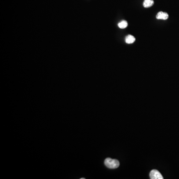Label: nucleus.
<instances>
[{
    "instance_id": "1",
    "label": "nucleus",
    "mask_w": 179,
    "mask_h": 179,
    "mask_svg": "<svg viewBox=\"0 0 179 179\" xmlns=\"http://www.w3.org/2000/svg\"><path fill=\"white\" fill-rule=\"evenodd\" d=\"M105 165L108 168L114 169L119 167V162L116 159H112L110 158H107L105 160Z\"/></svg>"
},
{
    "instance_id": "2",
    "label": "nucleus",
    "mask_w": 179,
    "mask_h": 179,
    "mask_svg": "<svg viewBox=\"0 0 179 179\" xmlns=\"http://www.w3.org/2000/svg\"><path fill=\"white\" fill-rule=\"evenodd\" d=\"M149 175L151 179H163L162 175L157 170H152Z\"/></svg>"
},
{
    "instance_id": "3",
    "label": "nucleus",
    "mask_w": 179,
    "mask_h": 179,
    "mask_svg": "<svg viewBox=\"0 0 179 179\" xmlns=\"http://www.w3.org/2000/svg\"><path fill=\"white\" fill-rule=\"evenodd\" d=\"M168 14H167V12H159L156 15V18L158 19L166 20V19H168Z\"/></svg>"
},
{
    "instance_id": "4",
    "label": "nucleus",
    "mask_w": 179,
    "mask_h": 179,
    "mask_svg": "<svg viewBox=\"0 0 179 179\" xmlns=\"http://www.w3.org/2000/svg\"><path fill=\"white\" fill-rule=\"evenodd\" d=\"M154 1L153 0H144L143 3V5L145 8H148L152 7L154 5Z\"/></svg>"
},
{
    "instance_id": "5",
    "label": "nucleus",
    "mask_w": 179,
    "mask_h": 179,
    "mask_svg": "<svg viewBox=\"0 0 179 179\" xmlns=\"http://www.w3.org/2000/svg\"><path fill=\"white\" fill-rule=\"evenodd\" d=\"M136 41V38L133 36L129 35L126 37V42L127 44H132Z\"/></svg>"
},
{
    "instance_id": "6",
    "label": "nucleus",
    "mask_w": 179,
    "mask_h": 179,
    "mask_svg": "<svg viewBox=\"0 0 179 179\" xmlns=\"http://www.w3.org/2000/svg\"><path fill=\"white\" fill-rule=\"evenodd\" d=\"M128 23L126 21H122L118 24V26L120 29H124L127 27Z\"/></svg>"
},
{
    "instance_id": "7",
    "label": "nucleus",
    "mask_w": 179,
    "mask_h": 179,
    "mask_svg": "<svg viewBox=\"0 0 179 179\" xmlns=\"http://www.w3.org/2000/svg\"><path fill=\"white\" fill-rule=\"evenodd\" d=\"M85 178H81V179H85Z\"/></svg>"
}]
</instances>
